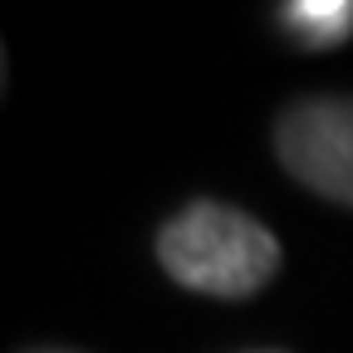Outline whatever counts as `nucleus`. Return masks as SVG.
<instances>
[{"instance_id":"1","label":"nucleus","mask_w":353,"mask_h":353,"mask_svg":"<svg viewBox=\"0 0 353 353\" xmlns=\"http://www.w3.org/2000/svg\"><path fill=\"white\" fill-rule=\"evenodd\" d=\"M157 260L182 290L245 299L275 280L280 241L236 206L192 201L157 231Z\"/></svg>"},{"instance_id":"2","label":"nucleus","mask_w":353,"mask_h":353,"mask_svg":"<svg viewBox=\"0 0 353 353\" xmlns=\"http://www.w3.org/2000/svg\"><path fill=\"white\" fill-rule=\"evenodd\" d=\"M275 157L314 196L353 206V99H299L285 108Z\"/></svg>"},{"instance_id":"3","label":"nucleus","mask_w":353,"mask_h":353,"mask_svg":"<svg viewBox=\"0 0 353 353\" xmlns=\"http://www.w3.org/2000/svg\"><path fill=\"white\" fill-rule=\"evenodd\" d=\"M285 30L309 50L343 44L353 34V0H285Z\"/></svg>"},{"instance_id":"4","label":"nucleus","mask_w":353,"mask_h":353,"mask_svg":"<svg viewBox=\"0 0 353 353\" xmlns=\"http://www.w3.org/2000/svg\"><path fill=\"white\" fill-rule=\"evenodd\" d=\"M30 353H74V348H30Z\"/></svg>"},{"instance_id":"5","label":"nucleus","mask_w":353,"mask_h":353,"mask_svg":"<svg viewBox=\"0 0 353 353\" xmlns=\"http://www.w3.org/2000/svg\"><path fill=\"white\" fill-rule=\"evenodd\" d=\"M255 353H280V348H255Z\"/></svg>"}]
</instances>
